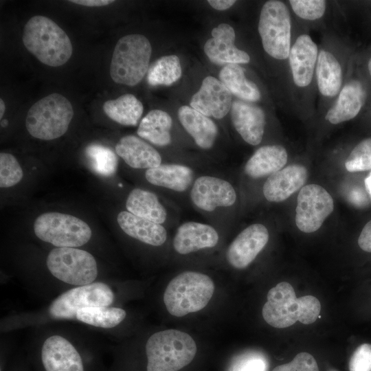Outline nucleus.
<instances>
[{
  "label": "nucleus",
  "mask_w": 371,
  "mask_h": 371,
  "mask_svg": "<svg viewBox=\"0 0 371 371\" xmlns=\"http://www.w3.org/2000/svg\"><path fill=\"white\" fill-rule=\"evenodd\" d=\"M267 299L262 317L274 328H287L297 321L304 324H313L319 316L321 304L318 299L313 295L296 297L293 286L286 282L271 288Z\"/></svg>",
  "instance_id": "1"
},
{
  "label": "nucleus",
  "mask_w": 371,
  "mask_h": 371,
  "mask_svg": "<svg viewBox=\"0 0 371 371\" xmlns=\"http://www.w3.org/2000/svg\"><path fill=\"white\" fill-rule=\"evenodd\" d=\"M23 43L40 62L59 67L71 56L73 47L66 32L48 17L36 15L24 27Z\"/></svg>",
  "instance_id": "2"
},
{
  "label": "nucleus",
  "mask_w": 371,
  "mask_h": 371,
  "mask_svg": "<svg viewBox=\"0 0 371 371\" xmlns=\"http://www.w3.org/2000/svg\"><path fill=\"white\" fill-rule=\"evenodd\" d=\"M196 344L188 333L167 329L153 334L146 344V371H178L196 353Z\"/></svg>",
  "instance_id": "3"
},
{
  "label": "nucleus",
  "mask_w": 371,
  "mask_h": 371,
  "mask_svg": "<svg viewBox=\"0 0 371 371\" xmlns=\"http://www.w3.org/2000/svg\"><path fill=\"white\" fill-rule=\"evenodd\" d=\"M214 291V282L207 275L186 271L168 283L164 293V302L170 315L183 317L205 308Z\"/></svg>",
  "instance_id": "4"
},
{
  "label": "nucleus",
  "mask_w": 371,
  "mask_h": 371,
  "mask_svg": "<svg viewBox=\"0 0 371 371\" xmlns=\"http://www.w3.org/2000/svg\"><path fill=\"white\" fill-rule=\"evenodd\" d=\"M151 53V45L145 36L135 34L122 36L113 52L111 79L118 84L137 85L148 71Z\"/></svg>",
  "instance_id": "5"
},
{
  "label": "nucleus",
  "mask_w": 371,
  "mask_h": 371,
  "mask_svg": "<svg viewBox=\"0 0 371 371\" xmlns=\"http://www.w3.org/2000/svg\"><path fill=\"white\" fill-rule=\"evenodd\" d=\"M74 116L71 102L59 93H52L36 102L29 109L25 126L32 137L52 140L63 135Z\"/></svg>",
  "instance_id": "6"
},
{
  "label": "nucleus",
  "mask_w": 371,
  "mask_h": 371,
  "mask_svg": "<svg viewBox=\"0 0 371 371\" xmlns=\"http://www.w3.org/2000/svg\"><path fill=\"white\" fill-rule=\"evenodd\" d=\"M258 32L265 51L272 58L284 60L291 50V20L287 6L281 1H267L262 5Z\"/></svg>",
  "instance_id": "7"
},
{
  "label": "nucleus",
  "mask_w": 371,
  "mask_h": 371,
  "mask_svg": "<svg viewBox=\"0 0 371 371\" xmlns=\"http://www.w3.org/2000/svg\"><path fill=\"white\" fill-rule=\"evenodd\" d=\"M36 236L57 247H76L86 244L92 232L82 219L60 212H45L34 223Z\"/></svg>",
  "instance_id": "8"
},
{
  "label": "nucleus",
  "mask_w": 371,
  "mask_h": 371,
  "mask_svg": "<svg viewBox=\"0 0 371 371\" xmlns=\"http://www.w3.org/2000/svg\"><path fill=\"white\" fill-rule=\"evenodd\" d=\"M47 267L57 279L83 286L93 283L98 275L97 263L88 251L76 247H56L47 257Z\"/></svg>",
  "instance_id": "9"
},
{
  "label": "nucleus",
  "mask_w": 371,
  "mask_h": 371,
  "mask_svg": "<svg viewBox=\"0 0 371 371\" xmlns=\"http://www.w3.org/2000/svg\"><path fill=\"white\" fill-rule=\"evenodd\" d=\"M113 300V292L107 284L93 282L65 291L52 302L49 312L54 319H73L80 308L108 306Z\"/></svg>",
  "instance_id": "10"
},
{
  "label": "nucleus",
  "mask_w": 371,
  "mask_h": 371,
  "mask_svg": "<svg viewBox=\"0 0 371 371\" xmlns=\"http://www.w3.org/2000/svg\"><path fill=\"white\" fill-rule=\"evenodd\" d=\"M334 210L331 195L319 185L303 186L297 196L295 223L305 233L318 230Z\"/></svg>",
  "instance_id": "11"
},
{
  "label": "nucleus",
  "mask_w": 371,
  "mask_h": 371,
  "mask_svg": "<svg viewBox=\"0 0 371 371\" xmlns=\"http://www.w3.org/2000/svg\"><path fill=\"white\" fill-rule=\"evenodd\" d=\"M192 204L203 212H213L219 207L233 205L236 192L227 180L210 175H202L194 179L190 189Z\"/></svg>",
  "instance_id": "12"
},
{
  "label": "nucleus",
  "mask_w": 371,
  "mask_h": 371,
  "mask_svg": "<svg viewBox=\"0 0 371 371\" xmlns=\"http://www.w3.org/2000/svg\"><path fill=\"white\" fill-rule=\"evenodd\" d=\"M269 238L268 229L264 225H249L229 245L226 251L227 261L235 269L246 268L264 249Z\"/></svg>",
  "instance_id": "13"
},
{
  "label": "nucleus",
  "mask_w": 371,
  "mask_h": 371,
  "mask_svg": "<svg viewBox=\"0 0 371 371\" xmlns=\"http://www.w3.org/2000/svg\"><path fill=\"white\" fill-rule=\"evenodd\" d=\"M232 100V93L221 81L209 76L203 80L200 89L192 97L190 104L208 117L221 119L231 109Z\"/></svg>",
  "instance_id": "14"
},
{
  "label": "nucleus",
  "mask_w": 371,
  "mask_h": 371,
  "mask_svg": "<svg viewBox=\"0 0 371 371\" xmlns=\"http://www.w3.org/2000/svg\"><path fill=\"white\" fill-rule=\"evenodd\" d=\"M212 37L204 45V52L211 62L216 65L248 63L249 54L236 47L234 28L221 23L212 30Z\"/></svg>",
  "instance_id": "15"
},
{
  "label": "nucleus",
  "mask_w": 371,
  "mask_h": 371,
  "mask_svg": "<svg viewBox=\"0 0 371 371\" xmlns=\"http://www.w3.org/2000/svg\"><path fill=\"white\" fill-rule=\"evenodd\" d=\"M232 124L247 144L258 145L263 137L265 126V115L259 106L241 100H236L231 107Z\"/></svg>",
  "instance_id": "16"
},
{
  "label": "nucleus",
  "mask_w": 371,
  "mask_h": 371,
  "mask_svg": "<svg viewBox=\"0 0 371 371\" xmlns=\"http://www.w3.org/2000/svg\"><path fill=\"white\" fill-rule=\"evenodd\" d=\"M41 359L45 371H84L78 352L60 335H52L44 341Z\"/></svg>",
  "instance_id": "17"
},
{
  "label": "nucleus",
  "mask_w": 371,
  "mask_h": 371,
  "mask_svg": "<svg viewBox=\"0 0 371 371\" xmlns=\"http://www.w3.org/2000/svg\"><path fill=\"white\" fill-rule=\"evenodd\" d=\"M219 240L216 229L210 225L188 221L181 224L173 238L174 249L179 254L186 255L201 249L215 247Z\"/></svg>",
  "instance_id": "18"
},
{
  "label": "nucleus",
  "mask_w": 371,
  "mask_h": 371,
  "mask_svg": "<svg viewBox=\"0 0 371 371\" xmlns=\"http://www.w3.org/2000/svg\"><path fill=\"white\" fill-rule=\"evenodd\" d=\"M318 57L316 43L308 34H301L291 47L289 55L294 83L305 87L311 82Z\"/></svg>",
  "instance_id": "19"
},
{
  "label": "nucleus",
  "mask_w": 371,
  "mask_h": 371,
  "mask_svg": "<svg viewBox=\"0 0 371 371\" xmlns=\"http://www.w3.org/2000/svg\"><path fill=\"white\" fill-rule=\"evenodd\" d=\"M307 178L304 166L289 165L268 177L263 185V195L270 202L283 201L302 188Z\"/></svg>",
  "instance_id": "20"
},
{
  "label": "nucleus",
  "mask_w": 371,
  "mask_h": 371,
  "mask_svg": "<svg viewBox=\"0 0 371 371\" xmlns=\"http://www.w3.org/2000/svg\"><path fill=\"white\" fill-rule=\"evenodd\" d=\"M367 98L364 84L358 79L348 81L341 89L334 105L328 111L325 119L333 124L355 118L362 109Z\"/></svg>",
  "instance_id": "21"
},
{
  "label": "nucleus",
  "mask_w": 371,
  "mask_h": 371,
  "mask_svg": "<svg viewBox=\"0 0 371 371\" xmlns=\"http://www.w3.org/2000/svg\"><path fill=\"white\" fill-rule=\"evenodd\" d=\"M115 152L130 167L150 169L161 164L159 152L142 139L129 135L117 142Z\"/></svg>",
  "instance_id": "22"
},
{
  "label": "nucleus",
  "mask_w": 371,
  "mask_h": 371,
  "mask_svg": "<svg viewBox=\"0 0 371 371\" xmlns=\"http://www.w3.org/2000/svg\"><path fill=\"white\" fill-rule=\"evenodd\" d=\"M117 221L124 233L144 243L158 247L166 241L167 231L161 224L138 217L128 211L120 212Z\"/></svg>",
  "instance_id": "23"
},
{
  "label": "nucleus",
  "mask_w": 371,
  "mask_h": 371,
  "mask_svg": "<svg viewBox=\"0 0 371 371\" xmlns=\"http://www.w3.org/2000/svg\"><path fill=\"white\" fill-rule=\"evenodd\" d=\"M145 178L150 184L173 190L186 192L194 181L193 170L179 164H161L146 170Z\"/></svg>",
  "instance_id": "24"
},
{
  "label": "nucleus",
  "mask_w": 371,
  "mask_h": 371,
  "mask_svg": "<svg viewBox=\"0 0 371 371\" xmlns=\"http://www.w3.org/2000/svg\"><path fill=\"white\" fill-rule=\"evenodd\" d=\"M178 118L199 147L208 150L213 146L218 136V128L211 119L188 106L179 109Z\"/></svg>",
  "instance_id": "25"
},
{
  "label": "nucleus",
  "mask_w": 371,
  "mask_h": 371,
  "mask_svg": "<svg viewBox=\"0 0 371 371\" xmlns=\"http://www.w3.org/2000/svg\"><path fill=\"white\" fill-rule=\"evenodd\" d=\"M286 150L280 145H267L260 147L245 164V174L253 179H258L282 169L287 162Z\"/></svg>",
  "instance_id": "26"
},
{
  "label": "nucleus",
  "mask_w": 371,
  "mask_h": 371,
  "mask_svg": "<svg viewBox=\"0 0 371 371\" xmlns=\"http://www.w3.org/2000/svg\"><path fill=\"white\" fill-rule=\"evenodd\" d=\"M125 205L128 212L156 223L162 225L168 217L167 210L157 196L146 190L135 188L131 190Z\"/></svg>",
  "instance_id": "27"
},
{
  "label": "nucleus",
  "mask_w": 371,
  "mask_h": 371,
  "mask_svg": "<svg viewBox=\"0 0 371 371\" xmlns=\"http://www.w3.org/2000/svg\"><path fill=\"white\" fill-rule=\"evenodd\" d=\"M172 126V120L168 113L153 109L142 119L137 134L154 145L166 146L171 142Z\"/></svg>",
  "instance_id": "28"
},
{
  "label": "nucleus",
  "mask_w": 371,
  "mask_h": 371,
  "mask_svg": "<svg viewBox=\"0 0 371 371\" xmlns=\"http://www.w3.org/2000/svg\"><path fill=\"white\" fill-rule=\"evenodd\" d=\"M316 76L319 92L326 97H334L342 85L341 67L330 52L321 50L316 65Z\"/></svg>",
  "instance_id": "29"
},
{
  "label": "nucleus",
  "mask_w": 371,
  "mask_h": 371,
  "mask_svg": "<svg viewBox=\"0 0 371 371\" xmlns=\"http://www.w3.org/2000/svg\"><path fill=\"white\" fill-rule=\"evenodd\" d=\"M219 79L232 94L241 100L251 102L260 98L258 87L245 77L243 68L238 64L225 65L220 71Z\"/></svg>",
  "instance_id": "30"
},
{
  "label": "nucleus",
  "mask_w": 371,
  "mask_h": 371,
  "mask_svg": "<svg viewBox=\"0 0 371 371\" xmlns=\"http://www.w3.org/2000/svg\"><path fill=\"white\" fill-rule=\"evenodd\" d=\"M102 109L112 120L124 126H136L144 111L142 103L133 94L127 93L106 101Z\"/></svg>",
  "instance_id": "31"
},
{
  "label": "nucleus",
  "mask_w": 371,
  "mask_h": 371,
  "mask_svg": "<svg viewBox=\"0 0 371 371\" xmlns=\"http://www.w3.org/2000/svg\"><path fill=\"white\" fill-rule=\"evenodd\" d=\"M126 315V311L120 308L89 306L79 309L76 319L93 326L110 328L122 322Z\"/></svg>",
  "instance_id": "32"
},
{
  "label": "nucleus",
  "mask_w": 371,
  "mask_h": 371,
  "mask_svg": "<svg viewBox=\"0 0 371 371\" xmlns=\"http://www.w3.org/2000/svg\"><path fill=\"white\" fill-rule=\"evenodd\" d=\"M181 76V67L175 55L162 56L149 67L147 81L151 86H168L177 82Z\"/></svg>",
  "instance_id": "33"
},
{
  "label": "nucleus",
  "mask_w": 371,
  "mask_h": 371,
  "mask_svg": "<svg viewBox=\"0 0 371 371\" xmlns=\"http://www.w3.org/2000/svg\"><path fill=\"white\" fill-rule=\"evenodd\" d=\"M85 155L91 168L98 175L103 177L113 176L117 168V158L109 148L91 144L85 149Z\"/></svg>",
  "instance_id": "34"
},
{
  "label": "nucleus",
  "mask_w": 371,
  "mask_h": 371,
  "mask_svg": "<svg viewBox=\"0 0 371 371\" xmlns=\"http://www.w3.org/2000/svg\"><path fill=\"white\" fill-rule=\"evenodd\" d=\"M345 166L349 172L371 169V137L363 139L355 146L345 162Z\"/></svg>",
  "instance_id": "35"
},
{
  "label": "nucleus",
  "mask_w": 371,
  "mask_h": 371,
  "mask_svg": "<svg viewBox=\"0 0 371 371\" xmlns=\"http://www.w3.org/2000/svg\"><path fill=\"white\" fill-rule=\"evenodd\" d=\"M23 170L14 155L1 152L0 153V186L10 188L21 181Z\"/></svg>",
  "instance_id": "36"
},
{
  "label": "nucleus",
  "mask_w": 371,
  "mask_h": 371,
  "mask_svg": "<svg viewBox=\"0 0 371 371\" xmlns=\"http://www.w3.org/2000/svg\"><path fill=\"white\" fill-rule=\"evenodd\" d=\"M289 3L297 16L309 21L322 17L326 8V2L323 0H291Z\"/></svg>",
  "instance_id": "37"
},
{
  "label": "nucleus",
  "mask_w": 371,
  "mask_h": 371,
  "mask_svg": "<svg viewBox=\"0 0 371 371\" xmlns=\"http://www.w3.org/2000/svg\"><path fill=\"white\" fill-rule=\"evenodd\" d=\"M272 371H319V368L313 355L302 352L291 362L278 366Z\"/></svg>",
  "instance_id": "38"
},
{
  "label": "nucleus",
  "mask_w": 371,
  "mask_h": 371,
  "mask_svg": "<svg viewBox=\"0 0 371 371\" xmlns=\"http://www.w3.org/2000/svg\"><path fill=\"white\" fill-rule=\"evenodd\" d=\"M350 371H371V344L359 346L349 362Z\"/></svg>",
  "instance_id": "39"
},
{
  "label": "nucleus",
  "mask_w": 371,
  "mask_h": 371,
  "mask_svg": "<svg viewBox=\"0 0 371 371\" xmlns=\"http://www.w3.org/2000/svg\"><path fill=\"white\" fill-rule=\"evenodd\" d=\"M266 362L256 355H249L240 359L233 371H265Z\"/></svg>",
  "instance_id": "40"
},
{
  "label": "nucleus",
  "mask_w": 371,
  "mask_h": 371,
  "mask_svg": "<svg viewBox=\"0 0 371 371\" xmlns=\"http://www.w3.org/2000/svg\"><path fill=\"white\" fill-rule=\"evenodd\" d=\"M358 245L362 250L371 252V220L362 229L358 238Z\"/></svg>",
  "instance_id": "41"
},
{
  "label": "nucleus",
  "mask_w": 371,
  "mask_h": 371,
  "mask_svg": "<svg viewBox=\"0 0 371 371\" xmlns=\"http://www.w3.org/2000/svg\"><path fill=\"white\" fill-rule=\"evenodd\" d=\"M69 2L88 7H100L114 2L112 0H71Z\"/></svg>",
  "instance_id": "42"
},
{
  "label": "nucleus",
  "mask_w": 371,
  "mask_h": 371,
  "mask_svg": "<svg viewBox=\"0 0 371 371\" xmlns=\"http://www.w3.org/2000/svg\"><path fill=\"white\" fill-rule=\"evenodd\" d=\"M208 3L218 10H225L232 7L235 3L234 0H209Z\"/></svg>",
  "instance_id": "43"
},
{
  "label": "nucleus",
  "mask_w": 371,
  "mask_h": 371,
  "mask_svg": "<svg viewBox=\"0 0 371 371\" xmlns=\"http://www.w3.org/2000/svg\"><path fill=\"white\" fill-rule=\"evenodd\" d=\"M365 187L371 199V172L364 180Z\"/></svg>",
  "instance_id": "44"
},
{
  "label": "nucleus",
  "mask_w": 371,
  "mask_h": 371,
  "mask_svg": "<svg viewBox=\"0 0 371 371\" xmlns=\"http://www.w3.org/2000/svg\"><path fill=\"white\" fill-rule=\"evenodd\" d=\"M5 110L4 101L2 98L0 99V119L2 120Z\"/></svg>",
  "instance_id": "45"
},
{
  "label": "nucleus",
  "mask_w": 371,
  "mask_h": 371,
  "mask_svg": "<svg viewBox=\"0 0 371 371\" xmlns=\"http://www.w3.org/2000/svg\"><path fill=\"white\" fill-rule=\"evenodd\" d=\"M367 69H368L369 76H370V77L371 78V55H370V56L369 57V58L368 60Z\"/></svg>",
  "instance_id": "46"
},
{
  "label": "nucleus",
  "mask_w": 371,
  "mask_h": 371,
  "mask_svg": "<svg viewBox=\"0 0 371 371\" xmlns=\"http://www.w3.org/2000/svg\"><path fill=\"white\" fill-rule=\"evenodd\" d=\"M2 126H5L8 123L6 120H3L1 122Z\"/></svg>",
  "instance_id": "47"
}]
</instances>
